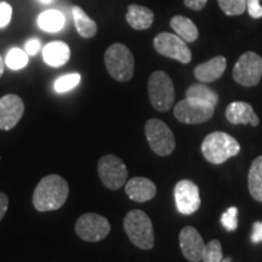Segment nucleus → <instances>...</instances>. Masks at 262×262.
Segmentation results:
<instances>
[{
    "instance_id": "nucleus-1",
    "label": "nucleus",
    "mask_w": 262,
    "mask_h": 262,
    "mask_svg": "<svg viewBox=\"0 0 262 262\" xmlns=\"http://www.w3.org/2000/svg\"><path fill=\"white\" fill-rule=\"evenodd\" d=\"M70 187L60 175H48L41 179L33 193V205L38 211L57 210L67 201Z\"/></svg>"
},
{
    "instance_id": "nucleus-2",
    "label": "nucleus",
    "mask_w": 262,
    "mask_h": 262,
    "mask_svg": "<svg viewBox=\"0 0 262 262\" xmlns=\"http://www.w3.org/2000/svg\"><path fill=\"white\" fill-rule=\"evenodd\" d=\"M241 152L238 141L224 131L209 134L202 142V153L209 163L220 165Z\"/></svg>"
},
{
    "instance_id": "nucleus-3",
    "label": "nucleus",
    "mask_w": 262,
    "mask_h": 262,
    "mask_svg": "<svg viewBox=\"0 0 262 262\" xmlns=\"http://www.w3.org/2000/svg\"><path fill=\"white\" fill-rule=\"evenodd\" d=\"M124 231L130 242L142 250H150L155 245V231L148 215L142 210H130L123 220Z\"/></svg>"
},
{
    "instance_id": "nucleus-4",
    "label": "nucleus",
    "mask_w": 262,
    "mask_h": 262,
    "mask_svg": "<svg viewBox=\"0 0 262 262\" xmlns=\"http://www.w3.org/2000/svg\"><path fill=\"white\" fill-rule=\"evenodd\" d=\"M104 64L114 80L125 83L129 81L135 71V60L129 48L117 42L111 45L104 52Z\"/></svg>"
},
{
    "instance_id": "nucleus-5",
    "label": "nucleus",
    "mask_w": 262,
    "mask_h": 262,
    "mask_svg": "<svg viewBox=\"0 0 262 262\" xmlns=\"http://www.w3.org/2000/svg\"><path fill=\"white\" fill-rule=\"evenodd\" d=\"M148 96L152 107L158 112H168L175 102V88L165 72L156 71L148 79Z\"/></svg>"
},
{
    "instance_id": "nucleus-6",
    "label": "nucleus",
    "mask_w": 262,
    "mask_h": 262,
    "mask_svg": "<svg viewBox=\"0 0 262 262\" xmlns=\"http://www.w3.org/2000/svg\"><path fill=\"white\" fill-rule=\"evenodd\" d=\"M145 133L150 149L159 157L170 156L176 146L175 136L165 123L160 119H149L145 125Z\"/></svg>"
},
{
    "instance_id": "nucleus-7",
    "label": "nucleus",
    "mask_w": 262,
    "mask_h": 262,
    "mask_svg": "<svg viewBox=\"0 0 262 262\" xmlns=\"http://www.w3.org/2000/svg\"><path fill=\"white\" fill-rule=\"evenodd\" d=\"M232 75L235 83L242 86H256L262 78V57L256 52H244L234 64Z\"/></svg>"
},
{
    "instance_id": "nucleus-8",
    "label": "nucleus",
    "mask_w": 262,
    "mask_h": 262,
    "mask_svg": "<svg viewBox=\"0 0 262 262\" xmlns=\"http://www.w3.org/2000/svg\"><path fill=\"white\" fill-rule=\"evenodd\" d=\"M97 171L101 181L108 189L117 191L126 183L127 169L119 157L113 155L103 156L98 160Z\"/></svg>"
},
{
    "instance_id": "nucleus-9",
    "label": "nucleus",
    "mask_w": 262,
    "mask_h": 262,
    "mask_svg": "<svg viewBox=\"0 0 262 262\" xmlns=\"http://www.w3.org/2000/svg\"><path fill=\"white\" fill-rule=\"evenodd\" d=\"M153 47L163 56L172 58L187 64L192 60V52L186 44V41L172 33H159L153 40Z\"/></svg>"
},
{
    "instance_id": "nucleus-10",
    "label": "nucleus",
    "mask_w": 262,
    "mask_h": 262,
    "mask_svg": "<svg viewBox=\"0 0 262 262\" xmlns=\"http://www.w3.org/2000/svg\"><path fill=\"white\" fill-rule=\"evenodd\" d=\"M111 225L104 216L88 212L81 215L75 224V232L85 242H100L110 233Z\"/></svg>"
},
{
    "instance_id": "nucleus-11",
    "label": "nucleus",
    "mask_w": 262,
    "mask_h": 262,
    "mask_svg": "<svg viewBox=\"0 0 262 262\" xmlns=\"http://www.w3.org/2000/svg\"><path fill=\"white\" fill-rule=\"evenodd\" d=\"M215 107L198 102L186 97L180 101L173 108V116L180 123L183 124H202L208 122L214 116Z\"/></svg>"
},
{
    "instance_id": "nucleus-12",
    "label": "nucleus",
    "mask_w": 262,
    "mask_h": 262,
    "mask_svg": "<svg viewBox=\"0 0 262 262\" xmlns=\"http://www.w3.org/2000/svg\"><path fill=\"white\" fill-rule=\"evenodd\" d=\"M176 209L182 215H192L201 208L199 188L191 180H181L173 188Z\"/></svg>"
},
{
    "instance_id": "nucleus-13",
    "label": "nucleus",
    "mask_w": 262,
    "mask_h": 262,
    "mask_svg": "<svg viewBox=\"0 0 262 262\" xmlns=\"http://www.w3.org/2000/svg\"><path fill=\"white\" fill-rule=\"evenodd\" d=\"M25 112V103L17 95H5L0 98V129L11 130Z\"/></svg>"
},
{
    "instance_id": "nucleus-14",
    "label": "nucleus",
    "mask_w": 262,
    "mask_h": 262,
    "mask_svg": "<svg viewBox=\"0 0 262 262\" xmlns=\"http://www.w3.org/2000/svg\"><path fill=\"white\" fill-rule=\"evenodd\" d=\"M180 248L182 255L189 262L202 261L205 250V244L201 233L192 226H186L181 229L179 235Z\"/></svg>"
},
{
    "instance_id": "nucleus-15",
    "label": "nucleus",
    "mask_w": 262,
    "mask_h": 262,
    "mask_svg": "<svg viewBox=\"0 0 262 262\" xmlns=\"http://www.w3.org/2000/svg\"><path fill=\"white\" fill-rule=\"evenodd\" d=\"M125 193L131 201L146 203L155 198L157 194V187L152 180L136 176L125 183Z\"/></svg>"
},
{
    "instance_id": "nucleus-16",
    "label": "nucleus",
    "mask_w": 262,
    "mask_h": 262,
    "mask_svg": "<svg viewBox=\"0 0 262 262\" xmlns=\"http://www.w3.org/2000/svg\"><path fill=\"white\" fill-rule=\"evenodd\" d=\"M226 118L229 123L238 125V124H243V125H251L257 126L260 124V119L255 113V111L251 107V104L243 101H235V102L229 103L226 108Z\"/></svg>"
},
{
    "instance_id": "nucleus-17",
    "label": "nucleus",
    "mask_w": 262,
    "mask_h": 262,
    "mask_svg": "<svg viewBox=\"0 0 262 262\" xmlns=\"http://www.w3.org/2000/svg\"><path fill=\"white\" fill-rule=\"evenodd\" d=\"M227 67V61L224 56H216L211 60L198 64L194 68V77L201 83H212L222 77Z\"/></svg>"
},
{
    "instance_id": "nucleus-18",
    "label": "nucleus",
    "mask_w": 262,
    "mask_h": 262,
    "mask_svg": "<svg viewBox=\"0 0 262 262\" xmlns=\"http://www.w3.org/2000/svg\"><path fill=\"white\" fill-rule=\"evenodd\" d=\"M125 18L131 28L136 29V31H143L152 26L155 21V14L152 12V10L146 6L131 4L127 8Z\"/></svg>"
},
{
    "instance_id": "nucleus-19",
    "label": "nucleus",
    "mask_w": 262,
    "mask_h": 262,
    "mask_svg": "<svg viewBox=\"0 0 262 262\" xmlns=\"http://www.w3.org/2000/svg\"><path fill=\"white\" fill-rule=\"evenodd\" d=\"M71 57L70 47L63 41H51L42 50L45 63L51 67H62Z\"/></svg>"
},
{
    "instance_id": "nucleus-20",
    "label": "nucleus",
    "mask_w": 262,
    "mask_h": 262,
    "mask_svg": "<svg viewBox=\"0 0 262 262\" xmlns=\"http://www.w3.org/2000/svg\"><path fill=\"white\" fill-rule=\"evenodd\" d=\"M170 26L175 31L176 35L183 39L186 42L195 41L199 37V32L194 22L191 18L185 17V16H173L170 21Z\"/></svg>"
},
{
    "instance_id": "nucleus-21",
    "label": "nucleus",
    "mask_w": 262,
    "mask_h": 262,
    "mask_svg": "<svg viewBox=\"0 0 262 262\" xmlns=\"http://www.w3.org/2000/svg\"><path fill=\"white\" fill-rule=\"evenodd\" d=\"M72 12H73L75 28H77V32L79 33L80 37L86 39L95 37L97 33L96 22L94 19H91L86 15V12L81 8H79V6H73Z\"/></svg>"
},
{
    "instance_id": "nucleus-22",
    "label": "nucleus",
    "mask_w": 262,
    "mask_h": 262,
    "mask_svg": "<svg viewBox=\"0 0 262 262\" xmlns=\"http://www.w3.org/2000/svg\"><path fill=\"white\" fill-rule=\"evenodd\" d=\"M248 186L250 195L255 201L262 203V156L251 164L248 175Z\"/></svg>"
},
{
    "instance_id": "nucleus-23",
    "label": "nucleus",
    "mask_w": 262,
    "mask_h": 262,
    "mask_svg": "<svg viewBox=\"0 0 262 262\" xmlns=\"http://www.w3.org/2000/svg\"><path fill=\"white\" fill-rule=\"evenodd\" d=\"M186 97L212 107H215L219 102V95L204 83L191 85L186 91Z\"/></svg>"
},
{
    "instance_id": "nucleus-24",
    "label": "nucleus",
    "mask_w": 262,
    "mask_h": 262,
    "mask_svg": "<svg viewBox=\"0 0 262 262\" xmlns=\"http://www.w3.org/2000/svg\"><path fill=\"white\" fill-rule=\"evenodd\" d=\"M64 16L58 10H47L38 17V26L42 31L55 33L61 31L64 26Z\"/></svg>"
},
{
    "instance_id": "nucleus-25",
    "label": "nucleus",
    "mask_w": 262,
    "mask_h": 262,
    "mask_svg": "<svg viewBox=\"0 0 262 262\" xmlns=\"http://www.w3.org/2000/svg\"><path fill=\"white\" fill-rule=\"evenodd\" d=\"M5 64L14 71L22 70L28 64V54L22 49H11L6 55Z\"/></svg>"
},
{
    "instance_id": "nucleus-26",
    "label": "nucleus",
    "mask_w": 262,
    "mask_h": 262,
    "mask_svg": "<svg viewBox=\"0 0 262 262\" xmlns=\"http://www.w3.org/2000/svg\"><path fill=\"white\" fill-rule=\"evenodd\" d=\"M219 6L226 15L239 16L247 11V0H217Z\"/></svg>"
},
{
    "instance_id": "nucleus-27",
    "label": "nucleus",
    "mask_w": 262,
    "mask_h": 262,
    "mask_svg": "<svg viewBox=\"0 0 262 262\" xmlns=\"http://www.w3.org/2000/svg\"><path fill=\"white\" fill-rule=\"evenodd\" d=\"M224 258L222 254V245L220 241L212 239L208 244H205V250L203 254V262H221Z\"/></svg>"
},
{
    "instance_id": "nucleus-28",
    "label": "nucleus",
    "mask_w": 262,
    "mask_h": 262,
    "mask_svg": "<svg viewBox=\"0 0 262 262\" xmlns=\"http://www.w3.org/2000/svg\"><path fill=\"white\" fill-rule=\"evenodd\" d=\"M80 83V74L72 73L67 75H62L58 79L55 81V90L57 93H66L70 91L73 88L77 86Z\"/></svg>"
},
{
    "instance_id": "nucleus-29",
    "label": "nucleus",
    "mask_w": 262,
    "mask_h": 262,
    "mask_svg": "<svg viewBox=\"0 0 262 262\" xmlns=\"http://www.w3.org/2000/svg\"><path fill=\"white\" fill-rule=\"evenodd\" d=\"M221 224L227 232H233L238 227V209L231 206L221 215Z\"/></svg>"
},
{
    "instance_id": "nucleus-30",
    "label": "nucleus",
    "mask_w": 262,
    "mask_h": 262,
    "mask_svg": "<svg viewBox=\"0 0 262 262\" xmlns=\"http://www.w3.org/2000/svg\"><path fill=\"white\" fill-rule=\"evenodd\" d=\"M12 8L8 3H0V28H4L10 24Z\"/></svg>"
},
{
    "instance_id": "nucleus-31",
    "label": "nucleus",
    "mask_w": 262,
    "mask_h": 262,
    "mask_svg": "<svg viewBox=\"0 0 262 262\" xmlns=\"http://www.w3.org/2000/svg\"><path fill=\"white\" fill-rule=\"evenodd\" d=\"M247 11L253 18H262V6L260 0H247Z\"/></svg>"
},
{
    "instance_id": "nucleus-32",
    "label": "nucleus",
    "mask_w": 262,
    "mask_h": 262,
    "mask_svg": "<svg viewBox=\"0 0 262 262\" xmlns=\"http://www.w3.org/2000/svg\"><path fill=\"white\" fill-rule=\"evenodd\" d=\"M251 242H253L254 244L262 243V221H256L253 224Z\"/></svg>"
},
{
    "instance_id": "nucleus-33",
    "label": "nucleus",
    "mask_w": 262,
    "mask_h": 262,
    "mask_svg": "<svg viewBox=\"0 0 262 262\" xmlns=\"http://www.w3.org/2000/svg\"><path fill=\"white\" fill-rule=\"evenodd\" d=\"M39 50H40V41L38 39H31L26 42L25 45V51L27 52L29 56H34L37 55Z\"/></svg>"
},
{
    "instance_id": "nucleus-34",
    "label": "nucleus",
    "mask_w": 262,
    "mask_h": 262,
    "mask_svg": "<svg viewBox=\"0 0 262 262\" xmlns=\"http://www.w3.org/2000/svg\"><path fill=\"white\" fill-rule=\"evenodd\" d=\"M185 5L194 11H201L208 3V0H183Z\"/></svg>"
},
{
    "instance_id": "nucleus-35",
    "label": "nucleus",
    "mask_w": 262,
    "mask_h": 262,
    "mask_svg": "<svg viewBox=\"0 0 262 262\" xmlns=\"http://www.w3.org/2000/svg\"><path fill=\"white\" fill-rule=\"evenodd\" d=\"M9 208V198L5 193L0 192V221L3 220Z\"/></svg>"
},
{
    "instance_id": "nucleus-36",
    "label": "nucleus",
    "mask_w": 262,
    "mask_h": 262,
    "mask_svg": "<svg viewBox=\"0 0 262 262\" xmlns=\"http://www.w3.org/2000/svg\"><path fill=\"white\" fill-rule=\"evenodd\" d=\"M4 67H5V61L3 60V57L0 56V77L4 73Z\"/></svg>"
},
{
    "instance_id": "nucleus-37",
    "label": "nucleus",
    "mask_w": 262,
    "mask_h": 262,
    "mask_svg": "<svg viewBox=\"0 0 262 262\" xmlns=\"http://www.w3.org/2000/svg\"><path fill=\"white\" fill-rule=\"evenodd\" d=\"M221 262H232V258L231 257H224V258H222Z\"/></svg>"
},
{
    "instance_id": "nucleus-38",
    "label": "nucleus",
    "mask_w": 262,
    "mask_h": 262,
    "mask_svg": "<svg viewBox=\"0 0 262 262\" xmlns=\"http://www.w3.org/2000/svg\"><path fill=\"white\" fill-rule=\"evenodd\" d=\"M41 3H44V4H48V3H51L52 0H40Z\"/></svg>"
}]
</instances>
